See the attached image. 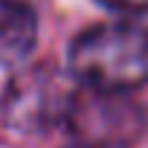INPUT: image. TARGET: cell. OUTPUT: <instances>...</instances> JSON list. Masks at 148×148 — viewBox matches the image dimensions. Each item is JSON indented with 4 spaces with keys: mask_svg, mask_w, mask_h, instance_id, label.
<instances>
[{
    "mask_svg": "<svg viewBox=\"0 0 148 148\" xmlns=\"http://www.w3.org/2000/svg\"><path fill=\"white\" fill-rule=\"evenodd\" d=\"M70 73L82 87L125 96L148 84V29L99 23L70 44Z\"/></svg>",
    "mask_w": 148,
    "mask_h": 148,
    "instance_id": "6da1fadb",
    "label": "cell"
},
{
    "mask_svg": "<svg viewBox=\"0 0 148 148\" xmlns=\"http://www.w3.org/2000/svg\"><path fill=\"white\" fill-rule=\"evenodd\" d=\"M79 87L64 70L52 64L26 67L9 82L3 93V119L21 134H47L58 125H67L73 99Z\"/></svg>",
    "mask_w": 148,
    "mask_h": 148,
    "instance_id": "7a4b0ae2",
    "label": "cell"
},
{
    "mask_svg": "<svg viewBox=\"0 0 148 148\" xmlns=\"http://www.w3.org/2000/svg\"><path fill=\"white\" fill-rule=\"evenodd\" d=\"M67 131L82 148H131L145 131V116L128 96L82 87L73 99Z\"/></svg>",
    "mask_w": 148,
    "mask_h": 148,
    "instance_id": "3957f363",
    "label": "cell"
},
{
    "mask_svg": "<svg viewBox=\"0 0 148 148\" xmlns=\"http://www.w3.org/2000/svg\"><path fill=\"white\" fill-rule=\"evenodd\" d=\"M38 44V15L23 0H0V67L23 64Z\"/></svg>",
    "mask_w": 148,
    "mask_h": 148,
    "instance_id": "277c9868",
    "label": "cell"
},
{
    "mask_svg": "<svg viewBox=\"0 0 148 148\" xmlns=\"http://www.w3.org/2000/svg\"><path fill=\"white\" fill-rule=\"evenodd\" d=\"M99 3L110 12H122V15H145L148 12V0H99Z\"/></svg>",
    "mask_w": 148,
    "mask_h": 148,
    "instance_id": "5b68a950",
    "label": "cell"
},
{
    "mask_svg": "<svg viewBox=\"0 0 148 148\" xmlns=\"http://www.w3.org/2000/svg\"><path fill=\"white\" fill-rule=\"evenodd\" d=\"M73 148H82V145H73Z\"/></svg>",
    "mask_w": 148,
    "mask_h": 148,
    "instance_id": "8992f818",
    "label": "cell"
}]
</instances>
